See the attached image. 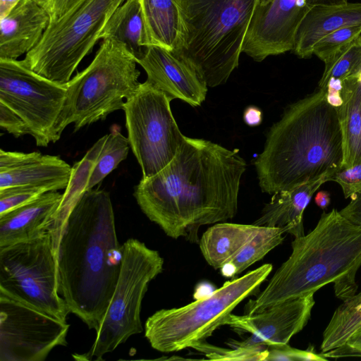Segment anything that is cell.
Wrapping results in <instances>:
<instances>
[{"label":"cell","instance_id":"cell-34","mask_svg":"<svg viewBox=\"0 0 361 361\" xmlns=\"http://www.w3.org/2000/svg\"><path fill=\"white\" fill-rule=\"evenodd\" d=\"M267 360H288V361H326L321 353L318 354L313 349L299 350L293 348L288 344L267 347Z\"/></svg>","mask_w":361,"mask_h":361},{"label":"cell","instance_id":"cell-43","mask_svg":"<svg viewBox=\"0 0 361 361\" xmlns=\"http://www.w3.org/2000/svg\"><path fill=\"white\" fill-rule=\"evenodd\" d=\"M360 82H361V75H360Z\"/></svg>","mask_w":361,"mask_h":361},{"label":"cell","instance_id":"cell-27","mask_svg":"<svg viewBox=\"0 0 361 361\" xmlns=\"http://www.w3.org/2000/svg\"><path fill=\"white\" fill-rule=\"evenodd\" d=\"M361 326V292L345 300L334 312L323 333L322 353L343 345Z\"/></svg>","mask_w":361,"mask_h":361},{"label":"cell","instance_id":"cell-16","mask_svg":"<svg viewBox=\"0 0 361 361\" xmlns=\"http://www.w3.org/2000/svg\"><path fill=\"white\" fill-rule=\"evenodd\" d=\"M136 62L146 72V81L171 100L178 99L197 106L205 99L207 85L178 54L152 46Z\"/></svg>","mask_w":361,"mask_h":361},{"label":"cell","instance_id":"cell-25","mask_svg":"<svg viewBox=\"0 0 361 361\" xmlns=\"http://www.w3.org/2000/svg\"><path fill=\"white\" fill-rule=\"evenodd\" d=\"M126 45L135 61L151 47L138 0H126L111 15L101 35Z\"/></svg>","mask_w":361,"mask_h":361},{"label":"cell","instance_id":"cell-31","mask_svg":"<svg viewBox=\"0 0 361 361\" xmlns=\"http://www.w3.org/2000/svg\"><path fill=\"white\" fill-rule=\"evenodd\" d=\"M361 35V24L343 27L320 39L313 47L312 53L324 62L335 52Z\"/></svg>","mask_w":361,"mask_h":361},{"label":"cell","instance_id":"cell-8","mask_svg":"<svg viewBox=\"0 0 361 361\" xmlns=\"http://www.w3.org/2000/svg\"><path fill=\"white\" fill-rule=\"evenodd\" d=\"M126 0H82L50 22L23 63L55 82L66 85L96 42L115 10Z\"/></svg>","mask_w":361,"mask_h":361},{"label":"cell","instance_id":"cell-39","mask_svg":"<svg viewBox=\"0 0 361 361\" xmlns=\"http://www.w3.org/2000/svg\"><path fill=\"white\" fill-rule=\"evenodd\" d=\"M243 120L249 126H259L262 121V112L259 108L250 106L244 111Z\"/></svg>","mask_w":361,"mask_h":361},{"label":"cell","instance_id":"cell-13","mask_svg":"<svg viewBox=\"0 0 361 361\" xmlns=\"http://www.w3.org/2000/svg\"><path fill=\"white\" fill-rule=\"evenodd\" d=\"M69 324L0 294V361H43L66 346Z\"/></svg>","mask_w":361,"mask_h":361},{"label":"cell","instance_id":"cell-23","mask_svg":"<svg viewBox=\"0 0 361 361\" xmlns=\"http://www.w3.org/2000/svg\"><path fill=\"white\" fill-rule=\"evenodd\" d=\"M261 226L219 222L209 227L199 240L201 252L214 269H221L258 233Z\"/></svg>","mask_w":361,"mask_h":361},{"label":"cell","instance_id":"cell-17","mask_svg":"<svg viewBox=\"0 0 361 361\" xmlns=\"http://www.w3.org/2000/svg\"><path fill=\"white\" fill-rule=\"evenodd\" d=\"M73 168L59 156L0 150V188L31 185L46 192L66 189Z\"/></svg>","mask_w":361,"mask_h":361},{"label":"cell","instance_id":"cell-12","mask_svg":"<svg viewBox=\"0 0 361 361\" xmlns=\"http://www.w3.org/2000/svg\"><path fill=\"white\" fill-rule=\"evenodd\" d=\"M66 94V84L39 75L22 60L0 59V102L22 118L37 146L54 142V126Z\"/></svg>","mask_w":361,"mask_h":361},{"label":"cell","instance_id":"cell-37","mask_svg":"<svg viewBox=\"0 0 361 361\" xmlns=\"http://www.w3.org/2000/svg\"><path fill=\"white\" fill-rule=\"evenodd\" d=\"M48 14L53 22L76 6L82 0H32Z\"/></svg>","mask_w":361,"mask_h":361},{"label":"cell","instance_id":"cell-42","mask_svg":"<svg viewBox=\"0 0 361 361\" xmlns=\"http://www.w3.org/2000/svg\"><path fill=\"white\" fill-rule=\"evenodd\" d=\"M271 0H260L259 5L264 6L270 2Z\"/></svg>","mask_w":361,"mask_h":361},{"label":"cell","instance_id":"cell-7","mask_svg":"<svg viewBox=\"0 0 361 361\" xmlns=\"http://www.w3.org/2000/svg\"><path fill=\"white\" fill-rule=\"evenodd\" d=\"M271 270L272 265L265 264L226 281L204 298L181 307L157 311L145 324V336L154 349L162 353L192 348L224 325L235 307L256 293Z\"/></svg>","mask_w":361,"mask_h":361},{"label":"cell","instance_id":"cell-10","mask_svg":"<svg viewBox=\"0 0 361 361\" xmlns=\"http://www.w3.org/2000/svg\"><path fill=\"white\" fill-rule=\"evenodd\" d=\"M0 294L66 322L51 233L0 247Z\"/></svg>","mask_w":361,"mask_h":361},{"label":"cell","instance_id":"cell-28","mask_svg":"<svg viewBox=\"0 0 361 361\" xmlns=\"http://www.w3.org/2000/svg\"><path fill=\"white\" fill-rule=\"evenodd\" d=\"M130 147L128 139L122 135L119 126H112L90 167L85 190H91L98 185L126 159Z\"/></svg>","mask_w":361,"mask_h":361},{"label":"cell","instance_id":"cell-5","mask_svg":"<svg viewBox=\"0 0 361 361\" xmlns=\"http://www.w3.org/2000/svg\"><path fill=\"white\" fill-rule=\"evenodd\" d=\"M260 0H176L185 44L177 53L207 87L224 84L238 66L246 32Z\"/></svg>","mask_w":361,"mask_h":361},{"label":"cell","instance_id":"cell-6","mask_svg":"<svg viewBox=\"0 0 361 361\" xmlns=\"http://www.w3.org/2000/svg\"><path fill=\"white\" fill-rule=\"evenodd\" d=\"M137 62L126 45L105 39L90 65L66 84V94L54 130V142L64 129L74 131L123 109L138 89Z\"/></svg>","mask_w":361,"mask_h":361},{"label":"cell","instance_id":"cell-9","mask_svg":"<svg viewBox=\"0 0 361 361\" xmlns=\"http://www.w3.org/2000/svg\"><path fill=\"white\" fill-rule=\"evenodd\" d=\"M159 252L140 240L130 238L122 245L121 266L115 290L95 340L83 355H73L80 360H102L134 334L143 331L140 319L143 298L152 280L163 270Z\"/></svg>","mask_w":361,"mask_h":361},{"label":"cell","instance_id":"cell-35","mask_svg":"<svg viewBox=\"0 0 361 361\" xmlns=\"http://www.w3.org/2000/svg\"><path fill=\"white\" fill-rule=\"evenodd\" d=\"M0 127L16 137L30 135V131L22 118L6 105L0 102Z\"/></svg>","mask_w":361,"mask_h":361},{"label":"cell","instance_id":"cell-1","mask_svg":"<svg viewBox=\"0 0 361 361\" xmlns=\"http://www.w3.org/2000/svg\"><path fill=\"white\" fill-rule=\"evenodd\" d=\"M245 170L238 149L185 136L167 166L142 178L134 197L142 212L168 236L199 243L201 226L235 216Z\"/></svg>","mask_w":361,"mask_h":361},{"label":"cell","instance_id":"cell-11","mask_svg":"<svg viewBox=\"0 0 361 361\" xmlns=\"http://www.w3.org/2000/svg\"><path fill=\"white\" fill-rule=\"evenodd\" d=\"M171 101L145 81L124 104L128 139L142 178L155 175L167 166L185 137L173 118Z\"/></svg>","mask_w":361,"mask_h":361},{"label":"cell","instance_id":"cell-2","mask_svg":"<svg viewBox=\"0 0 361 361\" xmlns=\"http://www.w3.org/2000/svg\"><path fill=\"white\" fill-rule=\"evenodd\" d=\"M59 292L70 313L97 331L113 296L121 266L110 195L84 190L52 238Z\"/></svg>","mask_w":361,"mask_h":361},{"label":"cell","instance_id":"cell-32","mask_svg":"<svg viewBox=\"0 0 361 361\" xmlns=\"http://www.w3.org/2000/svg\"><path fill=\"white\" fill-rule=\"evenodd\" d=\"M45 192L43 189L31 185L0 188V214L27 204Z\"/></svg>","mask_w":361,"mask_h":361},{"label":"cell","instance_id":"cell-36","mask_svg":"<svg viewBox=\"0 0 361 361\" xmlns=\"http://www.w3.org/2000/svg\"><path fill=\"white\" fill-rule=\"evenodd\" d=\"M326 359H338L348 357H361V326L341 346L321 353Z\"/></svg>","mask_w":361,"mask_h":361},{"label":"cell","instance_id":"cell-21","mask_svg":"<svg viewBox=\"0 0 361 361\" xmlns=\"http://www.w3.org/2000/svg\"><path fill=\"white\" fill-rule=\"evenodd\" d=\"M329 175L290 189L281 190L272 194L271 201L264 207L261 216L253 224L259 226L280 227L295 238L305 235L303 212L313 194L324 183Z\"/></svg>","mask_w":361,"mask_h":361},{"label":"cell","instance_id":"cell-14","mask_svg":"<svg viewBox=\"0 0 361 361\" xmlns=\"http://www.w3.org/2000/svg\"><path fill=\"white\" fill-rule=\"evenodd\" d=\"M348 0H271L258 5L242 47L255 61L292 51L298 29L314 7L338 4Z\"/></svg>","mask_w":361,"mask_h":361},{"label":"cell","instance_id":"cell-26","mask_svg":"<svg viewBox=\"0 0 361 361\" xmlns=\"http://www.w3.org/2000/svg\"><path fill=\"white\" fill-rule=\"evenodd\" d=\"M286 233L283 228L261 226L258 233L220 270L224 277H233L261 260L280 245Z\"/></svg>","mask_w":361,"mask_h":361},{"label":"cell","instance_id":"cell-19","mask_svg":"<svg viewBox=\"0 0 361 361\" xmlns=\"http://www.w3.org/2000/svg\"><path fill=\"white\" fill-rule=\"evenodd\" d=\"M63 195L47 192L35 200L0 214V247L39 238L47 233Z\"/></svg>","mask_w":361,"mask_h":361},{"label":"cell","instance_id":"cell-22","mask_svg":"<svg viewBox=\"0 0 361 361\" xmlns=\"http://www.w3.org/2000/svg\"><path fill=\"white\" fill-rule=\"evenodd\" d=\"M150 46L180 53L185 30L176 0H138Z\"/></svg>","mask_w":361,"mask_h":361},{"label":"cell","instance_id":"cell-30","mask_svg":"<svg viewBox=\"0 0 361 361\" xmlns=\"http://www.w3.org/2000/svg\"><path fill=\"white\" fill-rule=\"evenodd\" d=\"M192 348L204 353L211 360L266 361L268 356L267 347H233L226 349L209 344L207 341L196 344Z\"/></svg>","mask_w":361,"mask_h":361},{"label":"cell","instance_id":"cell-24","mask_svg":"<svg viewBox=\"0 0 361 361\" xmlns=\"http://www.w3.org/2000/svg\"><path fill=\"white\" fill-rule=\"evenodd\" d=\"M342 102L336 107L343 148L342 168L361 163V82L360 77L342 82Z\"/></svg>","mask_w":361,"mask_h":361},{"label":"cell","instance_id":"cell-15","mask_svg":"<svg viewBox=\"0 0 361 361\" xmlns=\"http://www.w3.org/2000/svg\"><path fill=\"white\" fill-rule=\"evenodd\" d=\"M314 302L312 293L285 300L252 314L231 313L224 325L250 336L240 341L231 340L228 345L231 348H249L288 344L307 324Z\"/></svg>","mask_w":361,"mask_h":361},{"label":"cell","instance_id":"cell-4","mask_svg":"<svg viewBox=\"0 0 361 361\" xmlns=\"http://www.w3.org/2000/svg\"><path fill=\"white\" fill-rule=\"evenodd\" d=\"M292 252L264 289L248 300L244 314H252L285 300L314 293L334 283L336 295L355 294L361 266V226L333 209L323 212L307 235L295 238Z\"/></svg>","mask_w":361,"mask_h":361},{"label":"cell","instance_id":"cell-40","mask_svg":"<svg viewBox=\"0 0 361 361\" xmlns=\"http://www.w3.org/2000/svg\"><path fill=\"white\" fill-rule=\"evenodd\" d=\"M314 201L319 207L325 209L331 202L330 194L327 191H319L317 193Z\"/></svg>","mask_w":361,"mask_h":361},{"label":"cell","instance_id":"cell-41","mask_svg":"<svg viewBox=\"0 0 361 361\" xmlns=\"http://www.w3.org/2000/svg\"><path fill=\"white\" fill-rule=\"evenodd\" d=\"M20 0H0V18L7 15Z\"/></svg>","mask_w":361,"mask_h":361},{"label":"cell","instance_id":"cell-29","mask_svg":"<svg viewBox=\"0 0 361 361\" xmlns=\"http://www.w3.org/2000/svg\"><path fill=\"white\" fill-rule=\"evenodd\" d=\"M324 71L318 87L324 89L329 81H339L361 75V35L339 49L324 62Z\"/></svg>","mask_w":361,"mask_h":361},{"label":"cell","instance_id":"cell-38","mask_svg":"<svg viewBox=\"0 0 361 361\" xmlns=\"http://www.w3.org/2000/svg\"><path fill=\"white\" fill-rule=\"evenodd\" d=\"M350 199V203L339 212L351 222L361 226V192L354 195Z\"/></svg>","mask_w":361,"mask_h":361},{"label":"cell","instance_id":"cell-18","mask_svg":"<svg viewBox=\"0 0 361 361\" xmlns=\"http://www.w3.org/2000/svg\"><path fill=\"white\" fill-rule=\"evenodd\" d=\"M50 23L47 12L32 0H20L0 18V59H17L35 48Z\"/></svg>","mask_w":361,"mask_h":361},{"label":"cell","instance_id":"cell-33","mask_svg":"<svg viewBox=\"0 0 361 361\" xmlns=\"http://www.w3.org/2000/svg\"><path fill=\"white\" fill-rule=\"evenodd\" d=\"M328 181L336 182L345 198L361 192V163L349 168H341L329 175Z\"/></svg>","mask_w":361,"mask_h":361},{"label":"cell","instance_id":"cell-20","mask_svg":"<svg viewBox=\"0 0 361 361\" xmlns=\"http://www.w3.org/2000/svg\"><path fill=\"white\" fill-rule=\"evenodd\" d=\"M361 24V2L317 6L300 23L295 38L293 53L300 59L312 56L316 42L343 27Z\"/></svg>","mask_w":361,"mask_h":361},{"label":"cell","instance_id":"cell-3","mask_svg":"<svg viewBox=\"0 0 361 361\" xmlns=\"http://www.w3.org/2000/svg\"><path fill=\"white\" fill-rule=\"evenodd\" d=\"M342 163L337 109L318 87L288 106L271 127L255 166L262 192L272 195L331 175Z\"/></svg>","mask_w":361,"mask_h":361}]
</instances>
